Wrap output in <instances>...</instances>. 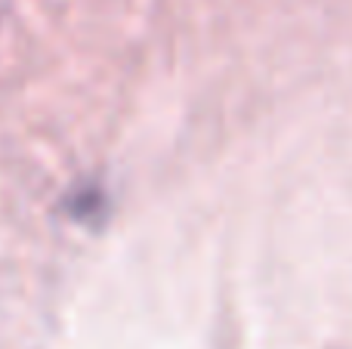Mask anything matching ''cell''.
I'll return each instance as SVG.
<instances>
[{
  "label": "cell",
  "instance_id": "1",
  "mask_svg": "<svg viewBox=\"0 0 352 349\" xmlns=\"http://www.w3.org/2000/svg\"><path fill=\"white\" fill-rule=\"evenodd\" d=\"M102 192L99 189H80L72 195V201H68V210H72L78 220H96L99 216V207H102Z\"/></svg>",
  "mask_w": 352,
  "mask_h": 349
}]
</instances>
